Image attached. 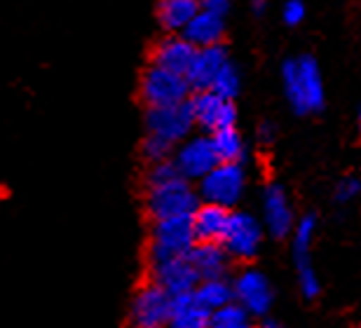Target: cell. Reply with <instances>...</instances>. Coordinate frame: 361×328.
Here are the masks:
<instances>
[{
    "instance_id": "22",
    "label": "cell",
    "mask_w": 361,
    "mask_h": 328,
    "mask_svg": "<svg viewBox=\"0 0 361 328\" xmlns=\"http://www.w3.org/2000/svg\"><path fill=\"white\" fill-rule=\"evenodd\" d=\"M192 293L202 308H207L209 312L219 310L223 305L235 300V288L226 277H219V279H200Z\"/></svg>"
},
{
    "instance_id": "4",
    "label": "cell",
    "mask_w": 361,
    "mask_h": 328,
    "mask_svg": "<svg viewBox=\"0 0 361 328\" xmlns=\"http://www.w3.org/2000/svg\"><path fill=\"white\" fill-rule=\"evenodd\" d=\"M197 183L200 200L233 209L242 200L244 186H247V174H244L242 162H219Z\"/></svg>"
},
{
    "instance_id": "14",
    "label": "cell",
    "mask_w": 361,
    "mask_h": 328,
    "mask_svg": "<svg viewBox=\"0 0 361 328\" xmlns=\"http://www.w3.org/2000/svg\"><path fill=\"white\" fill-rule=\"evenodd\" d=\"M263 221L265 228L270 230L272 237H286L288 232H293V209L288 202V195L284 193V188L272 183L265 188L263 193Z\"/></svg>"
},
{
    "instance_id": "25",
    "label": "cell",
    "mask_w": 361,
    "mask_h": 328,
    "mask_svg": "<svg viewBox=\"0 0 361 328\" xmlns=\"http://www.w3.org/2000/svg\"><path fill=\"white\" fill-rule=\"evenodd\" d=\"M240 87H242V80H240V71L235 68L233 63H226L221 68V73L216 75L214 85H212V92H216L219 97L223 99H230L233 101L237 94H240Z\"/></svg>"
},
{
    "instance_id": "8",
    "label": "cell",
    "mask_w": 361,
    "mask_h": 328,
    "mask_svg": "<svg viewBox=\"0 0 361 328\" xmlns=\"http://www.w3.org/2000/svg\"><path fill=\"white\" fill-rule=\"evenodd\" d=\"M180 176L188 181L204 178L216 164L221 162L214 150L212 136H188L185 141L178 143L176 152L171 155Z\"/></svg>"
},
{
    "instance_id": "7",
    "label": "cell",
    "mask_w": 361,
    "mask_h": 328,
    "mask_svg": "<svg viewBox=\"0 0 361 328\" xmlns=\"http://www.w3.org/2000/svg\"><path fill=\"white\" fill-rule=\"evenodd\" d=\"M192 127H195V118H192L190 99L180 101V104H174V106L148 108V113H146V134L160 136L174 145L185 141V138L190 136Z\"/></svg>"
},
{
    "instance_id": "1",
    "label": "cell",
    "mask_w": 361,
    "mask_h": 328,
    "mask_svg": "<svg viewBox=\"0 0 361 328\" xmlns=\"http://www.w3.org/2000/svg\"><path fill=\"white\" fill-rule=\"evenodd\" d=\"M281 83H284L286 99L295 113H317L324 106L322 73L317 61L310 59V56L286 61L284 68H281Z\"/></svg>"
},
{
    "instance_id": "33",
    "label": "cell",
    "mask_w": 361,
    "mask_h": 328,
    "mask_svg": "<svg viewBox=\"0 0 361 328\" xmlns=\"http://www.w3.org/2000/svg\"><path fill=\"white\" fill-rule=\"evenodd\" d=\"M244 328H256V326H251V324H249V326H244Z\"/></svg>"
},
{
    "instance_id": "17",
    "label": "cell",
    "mask_w": 361,
    "mask_h": 328,
    "mask_svg": "<svg viewBox=\"0 0 361 328\" xmlns=\"http://www.w3.org/2000/svg\"><path fill=\"white\" fill-rule=\"evenodd\" d=\"M230 214L233 211L228 207H221V204H212V202L200 204L192 214L195 239L197 242H223L230 225Z\"/></svg>"
},
{
    "instance_id": "24",
    "label": "cell",
    "mask_w": 361,
    "mask_h": 328,
    "mask_svg": "<svg viewBox=\"0 0 361 328\" xmlns=\"http://www.w3.org/2000/svg\"><path fill=\"white\" fill-rule=\"evenodd\" d=\"M249 312L242 308L240 303L233 300L223 308L212 312V319H209V328H244L249 326Z\"/></svg>"
},
{
    "instance_id": "21",
    "label": "cell",
    "mask_w": 361,
    "mask_h": 328,
    "mask_svg": "<svg viewBox=\"0 0 361 328\" xmlns=\"http://www.w3.org/2000/svg\"><path fill=\"white\" fill-rule=\"evenodd\" d=\"M200 12V0H160L157 19L164 31L180 33L190 24V19Z\"/></svg>"
},
{
    "instance_id": "9",
    "label": "cell",
    "mask_w": 361,
    "mask_h": 328,
    "mask_svg": "<svg viewBox=\"0 0 361 328\" xmlns=\"http://www.w3.org/2000/svg\"><path fill=\"white\" fill-rule=\"evenodd\" d=\"M317 221L314 216L300 218L298 225L293 228V253H295V269H298V284L305 298L319 296V279L312 267V239H314Z\"/></svg>"
},
{
    "instance_id": "26",
    "label": "cell",
    "mask_w": 361,
    "mask_h": 328,
    "mask_svg": "<svg viewBox=\"0 0 361 328\" xmlns=\"http://www.w3.org/2000/svg\"><path fill=\"white\" fill-rule=\"evenodd\" d=\"M174 143L164 141V138L160 136H153V134H146V138H143V157L148 159L150 164L153 162H162V159H171V155H174Z\"/></svg>"
},
{
    "instance_id": "34",
    "label": "cell",
    "mask_w": 361,
    "mask_h": 328,
    "mask_svg": "<svg viewBox=\"0 0 361 328\" xmlns=\"http://www.w3.org/2000/svg\"><path fill=\"white\" fill-rule=\"evenodd\" d=\"M200 3H202V0H200Z\"/></svg>"
},
{
    "instance_id": "20",
    "label": "cell",
    "mask_w": 361,
    "mask_h": 328,
    "mask_svg": "<svg viewBox=\"0 0 361 328\" xmlns=\"http://www.w3.org/2000/svg\"><path fill=\"white\" fill-rule=\"evenodd\" d=\"M226 17H219V14L209 12V10H202L195 14L190 19L183 31L185 38L192 42L195 47H209V45H221V38H223V31H226V24H223Z\"/></svg>"
},
{
    "instance_id": "32",
    "label": "cell",
    "mask_w": 361,
    "mask_h": 328,
    "mask_svg": "<svg viewBox=\"0 0 361 328\" xmlns=\"http://www.w3.org/2000/svg\"><path fill=\"white\" fill-rule=\"evenodd\" d=\"M357 120H359V129H361V106H359V115H357Z\"/></svg>"
},
{
    "instance_id": "12",
    "label": "cell",
    "mask_w": 361,
    "mask_h": 328,
    "mask_svg": "<svg viewBox=\"0 0 361 328\" xmlns=\"http://www.w3.org/2000/svg\"><path fill=\"white\" fill-rule=\"evenodd\" d=\"M235 288V300L249 312L251 317H263L268 315L272 308V286L261 269H244L233 284Z\"/></svg>"
},
{
    "instance_id": "30",
    "label": "cell",
    "mask_w": 361,
    "mask_h": 328,
    "mask_svg": "<svg viewBox=\"0 0 361 328\" xmlns=\"http://www.w3.org/2000/svg\"><path fill=\"white\" fill-rule=\"evenodd\" d=\"M251 5H254V10L261 14L265 7H268V0H251Z\"/></svg>"
},
{
    "instance_id": "13",
    "label": "cell",
    "mask_w": 361,
    "mask_h": 328,
    "mask_svg": "<svg viewBox=\"0 0 361 328\" xmlns=\"http://www.w3.org/2000/svg\"><path fill=\"white\" fill-rule=\"evenodd\" d=\"M150 279L167 291L169 296L190 293L200 284L197 269L192 267V262L188 256L167 258L160 262H150Z\"/></svg>"
},
{
    "instance_id": "27",
    "label": "cell",
    "mask_w": 361,
    "mask_h": 328,
    "mask_svg": "<svg viewBox=\"0 0 361 328\" xmlns=\"http://www.w3.org/2000/svg\"><path fill=\"white\" fill-rule=\"evenodd\" d=\"M361 193V181L355 178V176H348V178H343L341 183H338L336 188V200L338 202H352V200H357Z\"/></svg>"
},
{
    "instance_id": "10",
    "label": "cell",
    "mask_w": 361,
    "mask_h": 328,
    "mask_svg": "<svg viewBox=\"0 0 361 328\" xmlns=\"http://www.w3.org/2000/svg\"><path fill=\"white\" fill-rule=\"evenodd\" d=\"M263 242V228L254 216L242 214V211H233L230 214L228 232L223 237V246L230 253V258L237 260H251L261 249Z\"/></svg>"
},
{
    "instance_id": "5",
    "label": "cell",
    "mask_w": 361,
    "mask_h": 328,
    "mask_svg": "<svg viewBox=\"0 0 361 328\" xmlns=\"http://www.w3.org/2000/svg\"><path fill=\"white\" fill-rule=\"evenodd\" d=\"M190 83H188L185 75L167 68H160V66L150 63L146 71H143L141 78V99L148 108L155 106H174L180 101L190 99Z\"/></svg>"
},
{
    "instance_id": "18",
    "label": "cell",
    "mask_w": 361,
    "mask_h": 328,
    "mask_svg": "<svg viewBox=\"0 0 361 328\" xmlns=\"http://www.w3.org/2000/svg\"><path fill=\"white\" fill-rule=\"evenodd\" d=\"M188 258L197 269L200 279H219L228 274L230 253L221 242H197L188 253Z\"/></svg>"
},
{
    "instance_id": "16",
    "label": "cell",
    "mask_w": 361,
    "mask_h": 328,
    "mask_svg": "<svg viewBox=\"0 0 361 328\" xmlns=\"http://www.w3.org/2000/svg\"><path fill=\"white\" fill-rule=\"evenodd\" d=\"M195 52H197V47H195L183 33H174V35L162 38L153 47V59H150V63L185 75L195 59Z\"/></svg>"
},
{
    "instance_id": "19",
    "label": "cell",
    "mask_w": 361,
    "mask_h": 328,
    "mask_svg": "<svg viewBox=\"0 0 361 328\" xmlns=\"http://www.w3.org/2000/svg\"><path fill=\"white\" fill-rule=\"evenodd\" d=\"M212 312L202 308L197 298L190 293L171 296V312H169V326L167 328H209Z\"/></svg>"
},
{
    "instance_id": "31",
    "label": "cell",
    "mask_w": 361,
    "mask_h": 328,
    "mask_svg": "<svg viewBox=\"0 0 361 328\" xmlns=\"http://www.w3.org/2000/svg\"><path fill=\"white\" fill-rule=\"evenodd\" d=\"M258 328H281L277 322H274V319H265V322L261 324V326H258Z\"/></svg>"
},
{
    "instance_id": "11",
    "label": "cell",
    "mask_w": 361,
    "mask_h": 328,
    "mask_svg": "<svg viewBox=\"0 0 361 328\" xmlns=\"http://www.w3.org/2000/svg\"><path fill=\"white\" fill-rule=\"evenodd\" d=\"M190 108H192L195 125L209 131V134L223 127H235V122H237V111H235L233 101L219 97V94L212 90L195 92L190 97Z\"/></svg>"
},
{
    "instance_id": "15",
    "label": "cell",
    "mask_w": 361,
    "mask_h": 328,
    "mask_svg": "<svg viewBox=\"0 0 361 328\" xmlns=\"http://www.w3.org/2000/svg\"><path fill=\"white\" fill-rule=\"evenodd\" d=\"M226 63H228V54L221 45L197 47L190 68H188V73H185L188 83H190V90L192 92L212 90L216 75H219Z\"/></svg>"
},
{
    "instance_id": "6",
    "label": "cell",
    "mask_w": 361,
    "mask_h": 328,
    "mask_svg": "<svg viewBox=\"0 0 361 328\" xmlns=\"http://www.w3.org/2000/svg\"><path fill=\"white\" fill-rule=\"evenodd\" d=\"M171 312V296L160 284L150 279L136 291L129 305V326L132 328H167Z\"/></svg>"
},
{
    "instance_id": "29",
    "label": "cell",
    "mask_w": 361,
    "mask_h": 328,
    "mask_svg": "<svg viewBox=\"0 0 361 328\" xmlns=\"http://www.w3.org/2000/svg\"><path fill=\"white\" fill-rule=\"evenodd\" d=\"M200 7H202V10H209V12L219 14V17H226L228 10H230V0H202Z\"/></svg>"
},
{
    "instance_id": "23",
    "label": "cell",
    "mask_w": 361,
    "mask_h": 328,
    "mask_svg": "<svg viewBox=\"0 0 361 328\" xmlns=\"http://www.w3.org/2000/svg\"><path fill=\"white\" fill-rule=\"evenodd\" d=\"M212 143L221 162H242L244 157V138L237 127H223L212 131Z\"/></svg>"
},
{
    "instance_id": "28",
    "label": "cell",
    "mask_w": 361,
    "mask_h": 328,
    "mask_svg": "<svg viewBox=\"0 0 361 328\" xmlns=\"http://www.w3.org/2000/svg\"><path fill=\"white\" fill-rule=\"evenodd\" d=\"M281 17H284L288 26H298L305 19V5H302V0H288V3H284Z\"/></svg>"
},
{
    "instance_id": "3",
    "label": "cell",
    "mask_w": 361,
    "mask_h": 328,
    "mask_svg": "<svg viewBox=\"0 0 361 328\" xmlns=\"http://www.w3.org/2000/svg\"><path fill=\"white\" fill-rule=\"evenodd\" d=\"M197 244L192 230V216H174L153 221L148 242V265L176 256H188Z\"/></svg>"
},
{
    "instance_id": "2",
    "label": "cell",
    "mask_w": 361,
    "mask_h": 328,
    "mask_svg": "<svg viewBox=\"0 0 361 328\" xmlns=\"http://www.w3.org/2000/svg\"><path fill=\"white\" fill-rule=\"evenodd\" d=\"M146 188V211L153 221L174 216H192L195 209L200 207V193L183 176Z\"/></svg>"
}]
</instances>
